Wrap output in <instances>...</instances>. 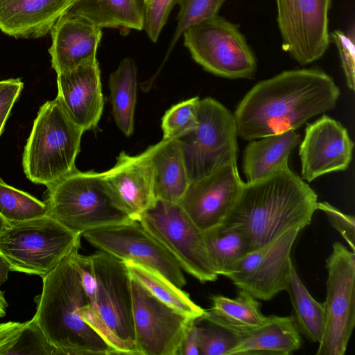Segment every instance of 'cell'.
<instances>
[{
  "mask_svg": "<svg viewBox=\"0 0 355 355\" xmlns=\"http://www.w3.org/2000/svg\"><path fill=\"white\" fill-rule=\"evenodd\" d=\"M340 95L333 78L318 69L284 71L254 85L238 105L237 134L252 141L295 130L335 107Z\"/></svg>",
  "mask_w": 355,
  "mask_h": 355,
  "instance_id": "1",
  "label": "cell"
},
{
  "mask_svg": "<svg viewBox=\"0 0 355 355\" xmlns=\"http://www.w3.org/2000/svg\"><path fill=\"white\" fill-rule=\"evenodd\" d=\"M317 205L316 193L286 162L264 178L244 182L223 223L239 227L252 252L288 230L309 225Z\"/></svg>",
  "mask_w": 355,
  "mask_h": 355,
  "instance_id": "2",
  "label": "cell"
},
{
  "mask_svg": "<svg viewBox=\"0 0 355 355\" xmlns=\"http://www.w3.org/2000/svg\"><path fill=\"white\" fill-rule=\"evenodd\" d=\"M73 250L87 304L80 311L81 318L116 354L139 355L132 317L131 277L126 264L98 250L89 256Z\"/></svg>",
  "mask_w": 355,
  "mask_h": 355,
  "instance_id": "3",
  "label": "cell"
},
{
  "mask_svg": "<svg viewBox=\"0 0 355 355\" xmlns=\"http://www.w3.org/2000/svg\"><path fill=\"white\" fill-rule=\"evenodd\" d=\"M74 249L42 277V290L35 297L36 311L32 320L60 355L116 354L79 314L87 299L73 260Z\"/></svg>",
  "mask_w": 355,
  "mask_h": 355,
  "instance_id": "4",
  "label": "cell"
},
{
  "mask_svg": "<svg viewBox=\"0 0 355 355\" xmlns=\"http://www.w3.org/2000/svg\"><path fill=\"white\" fill-rule=\"evenodd\" d=\"M84 132L56 98L44 103L24 150L22 165L27 178L49 187L76 170L75 161Z\"/></svg>",
  "mask_w": 355,
  "mask_h": 355,
  "instance_id": "5",
  "label": "cell"
},
{
  "mask_svg": "<svg viewBox=\"0 0 355 355\" xmlns=\"http://www.w3.org/2000/svg\"><path fill=\"white\" fill-rule=\"evenodd\" d=\"M48 214L69 230L86 231L131 220L114 201L102 173L76 169L47 187Z\"/></svg>",
  "mask_w": 355,
  "mask_h": 355,
  "instance_id": "6",
  "label": "cell"
},
{
  "mask_svg": "<svg viewBox=\"0 0 355 355\" xmlns=\"http://www.w3.org/2000/svg\"><path fill=\"white\" fill-rule=\"evenodd\" d=\"M81 236L49 214L9 223L0 234V255L10 270L42 278L80 246Z\"/></svg>",
  "mask_w": 355,
  "mask_h": 355,
  "instance_id": "7",
  "label": "cell"
},
{
  "mask_svg": "<svg viewBox=\"0 0 355 355\" xmlns=\"http://www.w3.org/2000/svg\"><path fill=\"white\" fill-rule=\"evenodd\" d=\"M237 137L227 108L210 97L200 100L197 127L179 139L190 183L236 161Z\"/></svg>",
  "mask_w": 355,
  "mask_h": 355,
  "instance_id": "8",
  "label": "cell"
},
{
  "mask_svg": "<svg viewBox=\"0 0 355 355\" xmlns=\"http://www.w3.org/2000/svg\"><path fill=\"white\" fill-rule=\"evenodd\" d=\"M136 220L172 254L183 270L201 283L218 279L203 232L179 203L157 199Z\"/></svg>",
  "mask_w": 355,
  "mask_h": 355,
  "instance_id": "9",
  "label": "cell"
},
{
  "mask_svg": "<svg viewBox=\"0 0 355 355\" xmlns=\"http://www.w3.org/2000/svg\"><path fill=\"white\" fill-rule=\"evenodd\" d=\"M184 46L206 71L220 77L251 78L254 55L238 25L218 15L185 31Z\"/></svg>",
  "mask_w": 355,
  "mask_h": 355,
  "instance_id": "10",
  "label": "cell"
},
{
  "mask_svg": "<svg viewBox=\"0 0 355 355\" xmlns=\"http://www.w3.org/2000/svg\"><path fill=\"white\" fill-rule=\"evenodd\" d=\"M324 327L317 355H344L355 325V252L335 242L327 259Z\"/></svg>",
  "mask_w": 355,
  "mask_h": 355,
  "instance_id": "11",
  "label": "cell"
},
{
  "mask_svg": "<svg viewBox=\"0 0 355 355\" xmlns=\"http://www.w3.org/2000/svg\"><path fill=\"white\" fill-rule=\"evenodd\" d=\"M82 236L98 250L146 266L180 288L187 284L177 260L137 220L90 230Z\"/></svg>",
  "mask_w": 355,
  "mask_h": 355,
  "instance_id": "12",
  "label": "cell"
},
{
  "mask_svg": "<svg viewBox=\"0 0 355 355\" xmlns=\"http://www.w3.org/2000/svg\"><path fill=\"white\" fill-rule=\"evenodd\" d=\"M332 0H276L283 51L301 65L325 53L330 43L329 11Z\"/></svg>",
  "mask_w": 355,
  "mask_h": 355,
  "instance_id": "13",
  "label": "cell"
},
{
  "mask_svg": "<svg viewBox=\"0 0 355 355\" xmlns=\"http://www.w3.org/2000/svg\"><path fill=\"white\" fill-rule=\"evenodd\" d=\"M132 317L139 355H178L194 320L171 308L131 278Z\"/></svg>",
  "mask_w": 355,
  "mask_h": 355,
  "instance_id": "14",
  "label": "cell"
},
{
  "mask_svg": "<svg viewBox=\"0 0 355 355\" xmlns=\"http://www.w3.org/2000/svg\"><path fill=\"white\" fill-rule=\"evenodd\" d=\"M302 230L292 228L245 255L226 276L258 300L268 301L285 291L292 260L291 252Z\"/></svg>",
  "mask_w": 355,
  "mask_h": 355,
  "instance_id": "15",
  "label": "cell"
},
{
  "mask_svg": "<svg viewBox=\"0 0 355 355\" xmlns=\"http://www.w3.org/2000/svg\"><path fill=\"white\" fill-rule=\"evenodd\" d=\"M243 184L234 161L191 182L179 204L194 223L205 231L223 223Z\"/></svg>",
  "mask_w": 355,
  "mask_h": 355,
  "instance_id": "16",
  "label": "cell"
},
{
  "mask_svg": "<svg viewBox=\"0 0 355 355\" xmlns=\"http://www.w3.org/2000/svg\"><path fill=\"white\" fill-rule=\"evenodd\" d=\"M353 148L347 129L339 121L323 115L306 125L300 146L302 178L311 182L324 174L346 170Z\"/></svg>",
  "mask_w": 355,
  "mask_h": 355,
  "instance_id": "17",
  "label": "cell"
},
{
  "mask_svg": "<svg viewBox=\"0 0 355 355\" xmlns=\"http://www.w3.org/2000/svg\"><path fill=\"white\" fill-rule=\"evenodd\" d=\"M155 146L135 156L121 152L115 165L102 173L109 193L131 219L136 220L157 200L152 159Z\"/></svg>",
  "mask_w": 355,
  "mask_h": 355,
  "instance_id": "18",
  "label": "cell"
},
{
  "mask_svg": "<svg viewBox=\"0 0 355 355\" xmlns=\"http://www.w3.org/2000/svg\"><path fill=\"white\" fill-rule=\"evenodd\" d=\"M56 98L69 118L84 131L96 127L103 110L98 62L57 74Z\"/></svg>",
  "mask_w": 355,
  "mask_h": 355,
  "instance_id": "19",
  "label": "cell"
},
{
  "mask_svg": "<svg viewBox=\"0 0 355 355\" xmlns=\"http://www.w3.org/2000/svg\"><path fill=\"white\" fill-rule=\"evenodd\" d=\"M49 49L53 69L58 73L97 61L101 28L87 20L66 12L51 31Z\"/></svg>",
  "mask_w": 355,
  "mask_h": 355,
  "instance_id": "20",
  "label": "cell"
},
{
  "mask_svg": "<svg viewBox=\"0 0 355 355\" xmlns=\"http://www.w3.org/2000/svg\"><path fill=\"white\" fill-rule=\"evenodd\" d=\"M75 0H0V30L15 38H37L50 32Z\"/></svg>",
  "mask_w": 355,
  "mask_h": 355,
  "instance_id": "21",
  "label": "cell"
},
{
  "mask_svg": "<svg viewBox=\"0 0 355 355\" xmlns=\"http://www.w3.org/2000/svg\"><path fill=\"white\" fill-rule=\"evenodd\" d=\"M300 333L293 316H266L260 326L244 333L230 355H289L300 349Z\"/></svg>",
  "mask_w": 355,
  "mask_h": 355,
  "instance_id": "22",
  "label": "cell"
},
{
  "mask_svg": "<svg viewBox=\"0 0 355 355\" xmlns=\"http://www.w3.org/2000/svg\"><path fill=\"white\" fill-rule=\"evenodd\" d=\"M300 142L295 130L252 140L245 147L243 169L247 182L259 180L288 162L292 150Z\"/></svg>",
  "mask_w": 355,
  "mask_h": 355,
  "instance_id": "23",
  "label": "cell"
},
{
  "mask_svg": "<svg viewBox=\"0 0 355 355\" xmlns=\"http://www.w3.org/2000/svg\"><path fill=\"white\" fill-rule=\"evenodd\" d=\"M152 159L156 198L179 203L190 184L181 142L162 139L156 144Z\"/></svg>",
  "mask_w": 355,
  "mask_h": 355,
  "instance_id": "24",
  "label": "cell"
},
{
  "mask_svg": "<svg viewBox=\"0 0 355 355\" xmlns=\"http://www.w3.org/2000/svg\"><path fill=\"white\" fill-rule=\"evenodd\" d=\"M67 12L101 28L141 31L144 26V0H75Z\"/></svg>",
  "mask_w": 355,
  "mask_h": 355,
  "instance_id": "25",
  "label": "cell"
},
{
  "mask_svg": "<svg viewBox=\"0 0 355 355\" xmlns=\"http://www.w3.org/2000/svg\"><path fill=\"white\" fill-rule=\"evenodd\" d=\"M202 232L209 259L218 275L226 277L250 252L248 239L238 226L222 223Z\"/></svg>",
  "mask_w": 355,
  "mask_h": 355,
  "instance_id": "26",
  "label": "cell"
},
{
  "mask_svg": "<svg viewBox=\"0 0 355 355\" xmlns=\"http://www.w3.org/2000/svg\"><path fill=\"white\" fill-rule=\"evenodd\" d=\"M114 121L128 137L134 130V112L137 95V67L130 58H124L108 80Z\"/></svg>",
  "mask_w": 355,
  "mask_h": 355,
  "instance_id": "27",
  "label": "cell"
},
{
  "mask_svg": "<svg viewBox=\"0 0 355 355\" xmlns=\"http://www.w3.org/2000/svg\"><path fill=\"white\" fill-rule=\"evenodd\" d=\"M294 311L293 318L300 334L308 340L319 343L324 331L322 302L315 300L304 285L292 261L286 290Z\"/></svg>",
  "mask_w": 355,
  "mask_h": 355,
  "instance_id": "28",
  "label": "cell"
},
{
  "mask_svg": "<svg viewBox=\"0 0 355 355\" xmlns=\"http://www.w3.org/2000/svg\"><path fill=\"white\" fill-rule=\"evenodd\" d=\"M131 278L140 283L153 296L178 312L196 319L206 310L189 295L156 271L132 261H124Z\"/></svg>",
  "mask_w": 355,
  "mask_h": 355,
  "instance_id": "29",
  "label": "cell"
},
{
  "mask_svg": "<svg viewBox=\"0 0 355 355\" xmlns=\"http://www.w3.org/2000/svg\"><path fill=\"white\" fill-rule=\"evenodd\" d=\"M207 311L220 322L241 333L260 326L266 319L259 300L241 289L235 298L213 296L211 306Z\"/></svg>",
  "mask_w": 355,
  "mask_h": 355,
  "instance_id": "30",
  "label": "cell"
},
{
  "mask_svg": "<svg viewBox=\"0 0 355 355\" xmlns=\"http://www.w3.org/2000/svg\"><path fill=\"white\" fill-rule=\"evenodd\" d=\"M193 322L200 355H230L244 334L225 325L207 310Z\"/></svg>",
  "mask_w": 355,
  "mask_h": 355,
  "instance_id": "31",
  "label": "cell"
},
{
  "mask_svg": "<svg viewBox=\"0 0 355 355\" xmlns=\"http://www.w3.org/2000/svg\"><path fill=\"white\" fill-rule=\"evenodd\" d=\"M0 214L12 223L46 215L48 209L45 202L7 184L0 178Z\"/></svg>",
  "mask_w": 355,
  "mask_h": 355,
  "instance_id": "32",
  "label": "cell"
},
{
  "mask_svg": "<svg viewBox=\"0 0 355 355\" xmlns=\"http://www.w3.org/2000/svg\"><path fill=\"white\" fill-rule=\"evenodd\" d=\"M199 101L196 96L178 103L166 112L162 119L163 139H179L197 127Z\"/></svg>",
  "mask_w": 355,
  "mask_h": 355,
  "instance_id": "33",
  "label": "cell"
},
{
  "mask_svg": "<svg viewBox=\"0 0 355 355\" xmlns=\"http://www.w3.org/2000/svg\"><path fill=\"white\" fill-rule=\"evenodd\" d=\"M14 354L60 355L32 319L24 322L17 337L0 350V355Z\"/></svg>",
  "mask_w": 355,
  "mask_h": 355,
  "instance_id": "34",
  "label": "cell"
},
{
  "mask_svg": "<svg viewBox=\"0 0 355 355\" xmlns=\"http://www.w3.org/2000/svg\"><path fill=\"white\" fill-rule=\"evenodd\" d=\"M226 0H178L180 10L178 24L169 45L168 53L188 28L218 15Z\"/></svg>",
  "mask_w": 355,
  "mask_h": 355,
  "instance_id": "35",
  "label": "cell"
},
{
  "mask_svg": "<svg viewBox=\"0 0 355 355\" xmlns=\"http://www.w3.org/2000/svg\"><path fill=\"white\" fill-rule=\"evenodd\" d=\"M177 1L178 0L144 1V29L152 42H157L171 10Z\"/></svg>",
  "mask_w": 355,
  "mask_h": 355,
  "instance_id": "36",
  "label": "cell"
},
{
  "mask_svg": "<svg viewBox=\"0 0 355 355\" xmlns=\"http://www.w3.org/2000/svg\"><path fill=\"white\" fill-rule=\"evenodd\" d=\"M354 25L347 33L336 30L331 36L338 47L342 67L349 89H354L355 36Z\"/></svg>",
  "mask_w": 355,
  "mask_h": 355,
  "instance_id": "37",
  "label": "cell"
},
{
  "mask_svg": "<svg viewBox=\"0 0 355 355\" xmlns=\"http://www.w3.org/2000/svg\"><path fill=\"white\" fill-rule=\"evenodd\" d=\"M317 209L322 211L331 225L355 252L354 216L346 214L327 202H318Z\"/></svg>",
  "mask_w": 355,
  "mask_h": 355,
  "instance_id": "38",
  "label": "cell"
},
{
  "mask_svg": "<svg viewBox=\"0 0 355 355\" xmlns=\"http://www.w3.org/2000/svg\"><path fill=\"white\" fill-rule=\"evenodd\" d=\"M23 86L20 78L3 80L0 87V135Z\"/></svg>",
  "mask_w": 355,
  "mask_h": 355,
  "instance_id": "39",
  "label": "cell"
},
{
  "mask_svg": "<svg viewBox=\"0 0 355 355\" xmlns=\"http://www.w3.org/2000/svg\"><path fill=\"white\" fill-rule=\"evenodd\" d=\"M193 320L187 329L178 355L200 354L197 331Z\"/></svg>",
  "mask_w": 355,
  "mask_h": 355,
  "instance_id": "40",
  "label": "cell"
},
{
  "mask_svg": "<svg viewBox=\"0 0 355 355\" xmlns=\"http://www.w3.org/2000/svg\"><path fill=\"white\" fill-rule=\"evenodd\" d=\"M24 324L18 322L0 323V350L17 337Z\"/></svg>",
  "mask_w": 355,
  "mask_h": 355,
  "instance_id": "41",
  "label": "cell"
},
{
  "mask_svg": "<svg viewBox=\"0 0 355 355\" xmlns=\"http://www.w3.org/2000/svg\"><path fill=\"white\" fill-rule=\"evenodd\" d=\"M10 271V268L4 259L0 255V286L8 279V272Z\"/></svg>",
  "mask_w": 355,
  "mask_h": 355,
  "instance_id": "42",
  "label": "cell"
},
{
  "mask_svg": "<svg viewBox=\"0 0 355 355\" xmlns=\"http://www.w3.org/2000/svg\"><path fill=\"white\" fill-rule=\"evenodd\" d=\"M8 305V302L4 297V293L0 291V318H3L6 314V310Z\"/></svg>",
  "mask_w": 355,
  "mask_h": 355,
  "instance_id": "43",
  "label": "cell"
},
{
  "mask_svg": "<svg viewBox=\"0 0 355 355\" xmlns=\"http://www.w3.org/2000/svg\"><path fill=\"white\" fill-rule=\"evenodd\" d=\"M9 223L0 214V234L8 226Z\"/></svg>",
  "mask_w": 355,
  "mask_h": 355,
  "instance_id": "44",
  "label": "cell"
},
{
  "mask_svg": "<svg viewBox=\"0 0 355 355\" xmlns=\"http://www.w3.org/2000/svg\"><path fill=\"white\" fill-rule=\"evenodd\" d=\"M3 83V80H0V87L2 85Z\"/></svg>",
  "mask_w": 355,
  "mask_h": 355,
  "instance_id": "45",
  "label": "cell"
},
{
  "mask_svg": "<svg viewBox=\"0 0 355 355\" xmlns=\"http://www.w3.org/2000/svg\"><path fill=\"white\" fill-rule=\"evenodd\" d=\"M145 1V0H144Z\"/></svg>",
  "mask_w": 355,
  "mask_h": 355,
  "instance_id": "46",
  "label": "cell"
}]
</instances>
